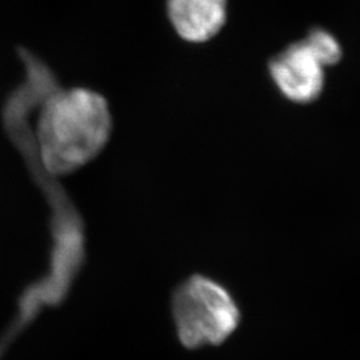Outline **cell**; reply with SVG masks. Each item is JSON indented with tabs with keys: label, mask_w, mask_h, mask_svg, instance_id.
<instances>
[{
	"label": "cell",
	"mask_w": 360,
	"mask_h": 360,
	"mask_svg": "<svg viewBox=\"0 0 360 360\" xmlns=\"http://www.w3.org/2000/svg\"><path fill=\"white\" fill-rule=\"evenodd\" d=\"M25 84L34 110L35 142L40 159L53 175H68L89 165L107 146L112 129L110 107L99 92L63 89L43 60L19 49Z\"/></svg>",
	"instance_id": "6da1fadb"
},
{
	"label": "cell",
	"mask_w": 360,
	"mask_h": 360,
	"mask_svg": "<svg viewBox=\"0 0 360 360\" xmlns=\"http://www.w3.org/2000/svg\"><path fill=\"white\" fill-rule=\"evenodd\" d=\"M323 68L304 40L288 46L269 65L276 87L288 101L299 104L311 103L321 96L324 87Z\"/></svg>",
	"instance_id": "3957f363"
},
{
	"label": "cell",
	"mask_w": 360,
	"mask_h": 360,
	"mask_svg": "<svg viewBox=\"0 0 360 360\" xmlns=\"http://www.w3.org/2000/svg\"><path fill=\"white\" fill-rule=\"evenodd\" d=\"M304 43L324 67L338 63L342 58V49L338 40L324 30L311 31Z\"/></svg>",
	"instance_id": "5b68a950"
},
{
	"label": "cell",
	"mask_w": 360,
	"mask_h": 360,
	"mask_svg": "<svg viewBox=\"0 0 360 360\" xmlns=\"http://www.w3.org/2000/svg\"><path fill=\"white\" fill-rule=\"evenodd\" d=\"M171 309L180 343L190 349L224 343L242 319L230 291L203 275L190 276L175 288Z\"/></svg>",
	"instance_id": "7a4b0ae2"
},
{
	"label": "cell",
	"mask_w": 360,
	"mask_h": 360,
	"mask_svg": "<svg viewBox=\"0 0 360 360\" xmlns=\"http://www.w3.org/2000/svg\"><path fill=\"white\" fill-rule=\"evenodd\" d=\"M166 7L168 20L180 38L206 43L226 25L229 0H167Z\"/></svg>",
	"instance_id": "277c9868"
}]
</instances>
